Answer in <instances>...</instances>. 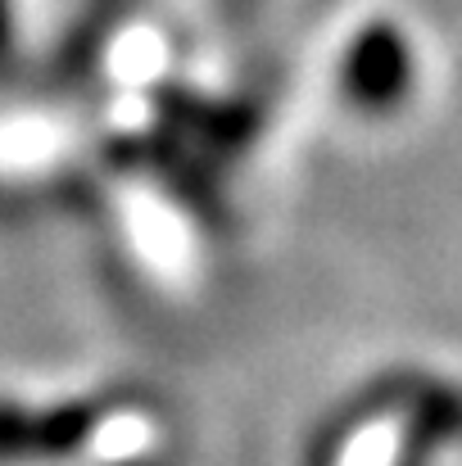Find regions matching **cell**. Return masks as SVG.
<instances>
[{
	"instance_id": "1",
	"label": "cell",
	"mask_w": 462,
	"mask_h": 466,
	"mask_svg": "<svg viewBox=\"0 0 462 466\" xmlns=\"http://www.w3.org/2000/svg\"><path fill=\"white\" fill-rule=\"evenodd\" d=\"M344 82L363 109L399 105L408 96V82H413V59H408L404 36L395 27H367L344 59Z\"/></svg>"
}]
</instances>
